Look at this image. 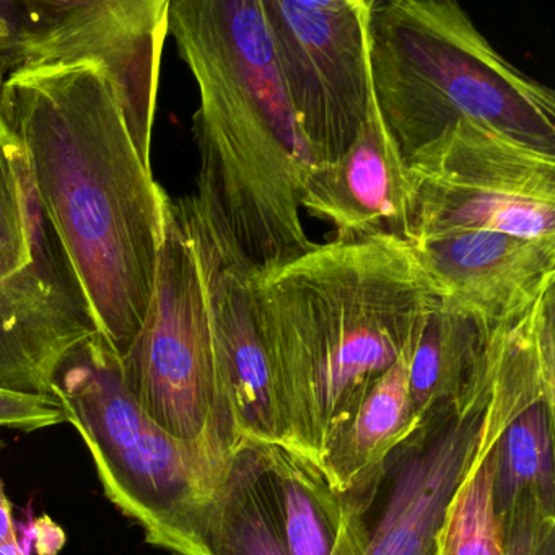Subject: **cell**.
<instances>
[{
    "label": "cell",
    "mask_w": 555,
    "mask_h": 555,
    "mask_svg": "<svg viewBox=\"0 0 555 555\" xmlns=\"http://www.w3.org/2000/svg\"><path fill=\"white\" fill-rule=\"evenodd\" d=\"M414 249L435 297L486 331L512 323L555 288V242L469 232Z\"/></svg>",
    "instance_id": "30bf717a"
},
{
    "label": "cell",
    "mask_w": 555,
    "mask_h": 555,
    "mask_svg": "<svg viewBox=\"0 0 555 555\" xmlns=\"http://www.w3.org/2000/svg\"><path fill=\"white\" fill-rule=\"evenodd\" d=\"M64 422L63 405L54 396L22 395L0 389V428L37 431Z\"/></svg>",
    "instance_id": "44dd1931"
},
{
    "label": "cell",
    "mask_w": 555,
    "mask_h": 555,
    "mask_svg": "<svg viewBox=\"0 0 555 555\" xmlns=\"http://www.w3.org/2000/svg\"><path fill=\"white\" fill-rule=\"evenodd\" d=\"M534 555H555V522L545 529Z\"/></svg>",
    "instance_id": "d4e9b609"
},
{
    "label": "cell",
    "mask_w": 555,
    "mask_h": 555,
    "mask_svg": "<svg viewBox=\"0 0 555 555\" xmlns=\"http://www.w3.org/2000/svg\"><path fill=\"white\" fill-rule=\"evenodd\" d=\"M203 544L210 555H287L253 441H240L207 505Z\"/></svg>",
    "instance_id": "9a60e30c"
},
{
    "label": "cell",
    "mask_w": 555,
    "mask_h": 555,
    "mask_svg": "<svg viewBox=\"0 0 555 555\" xmlns=\"http://www.w3.org/2000/svg\"><path fill=\"white\" fill-rule=\"evenodd\" d=\"M28 18L27 0H0V87L17 70Z\"/></svg>",
    "instance_id": "603a6c76"
},
{
    "label": "cell",
    "mask_w": 555,
    "mask_h": 555,
    "mask_svg": "<svg viewBox=\"0 0 555 555\" xmlns=\"http://www.w3.org/2000/svg\"><path fill=\"white\" fill-rule=\"evenodd\" d=\"M281 444L327 479L331 456L376 379L411 346L435 300L414 246L333 242L251 269Z\"/></svg>",
    "instance_id": "7a4b0ae2"
},
{
    "label": "cell",
    "mask_w": 555,
    "mask_h": 555,
    "mask_svg": "<svg viewBox=\"0 0 555 555\" xmlns=\"http://www.w3.org/2000/svg\"><path fill=\"white\" fill-rule=\"evenodd\" d=\"M121 362L135 401L168 434L194 440L216 430L242 441L220 379L196 249L168 193L151 307Z\"/></svg>",
    "instance_id": "8992f818"
},
{
    "label": "cell",
    "mask_w": 555,
    "mask_h": 555,
    "mask_svg": "<svg viewBox=\"0 0 555 555\" xmlns=\"http://www.w3.org/2000/svg\"><path fill=\"white\" fill-rule=\"evenodd\" d=\"M0 118L82 282L100 333L125 357L141 333L160 256L164 196L95 63L15 73Z\"/></svg>",
    "instance_id": "6da1fadb"
},
{
    "label": "cell",
    "mask_w": 555,
    "mask_h": 555,
    "mask_svg": "<svg viewBox=\"0 0 555 555\" xmlns=\"http://www.w3.org/2000/svg\"><path fill=\"white\" fill-rule=\"evenodd\" d=\"M168 34L199 93L194 196L255 269L310 251L300 199L314 164L275 69L261 0H170Z\"/></svg>",
    "instance_id": "3957f363"
},
{
    "label": "cell",
    "mask_w": 555,
    "mask_h": 555,
    "mask_svg": "<svg viewBox=\"0 0 555 555\" xmlns=\"http://www.w3.org/2000/svg\"><path fill=\"white\" fill-rule=\"evenodd\" d=\"M275 69L314 167L339 162L373 100L372 0H261Z\"/></svg>",
    "instance_id": "ba28073f"
},
{
    "label": "cell",
    "mask_w": 555,
    "mask_h": 555,
    "mask_svg": "<svg viewBox=\"0 0 555 555\" xmlns=\"http://www.w3.org/2000/svg\"><path fill=\"white\" fill-rule=\"evenodd\" d=\"M51 392L82 437L103 492L141 526L145 542L175 555H210L204 515L238 444L216 430L184 440L155 424L100 331L64 356Z\"/></svg>",
    "instance_id": "5b68a950"
},
{
    "label": "cell",
    "mask_w": 555,
    "mask_h": 555,
    "mask_svg": "<svg viewBox=\"0 0 555 555\" xmlns=\"http://www.w3.org/2000/svg\"><path fill=\"white\" fill-rule=\"evenodd\" d=\"M0 555H28L22 547L21 542L14 541L0 547Z\"/></svg>",
    "instance_id": "484cf974"
},
{
    "label": "cell",
    "mask_w": 555,
    "mask_h": 555,
    "mask_svg": "<svg viewBox=\"0 0 555 555\" xmlns=\"http://www.w3.org/2000/svg\"><path fill=\"white\" fill-rule=\"evenodd\" d=\"M554 396L522 409L496 444L493 508L503 522L522 502L555 512Z\"/></svg>",
    "instance_id": "ac0fdd59"
},
{
    "label": "cell",
    "mask_w": 555,
    "mask_h": 555,
    "mask_svg": "<svg viewBox=\"0 0 555 555\" xmlns=\"http://www.w3.org/2000/svg\"><path fill=\"white\" fill-rule=\"evenodd\" d=\"M256 447L287 555H331L343 525L344 495L295 451L275 443Z\"/></svg>",
    "instance_id": "7c38bea8"
},
{
    "label": "cell",
    "mask_w": 555,
    "mask_h": 555,
    "mask_svg": "<svg viewBox=\"0 0 555 555\" xmlns=\"http://www.w3.org/2000/svg\"><path fill=\"white\" fill-rule=\"evenodd\" d=\"M300 207L333 225L339 242L414 243L408 162L383 121L375 96L350 151L336 164L311 168Z\"/></svg>",
    "instance_id": "8fae6325"
},
{
    "label": "cell",
    "mask_w": 555,
    "mask_h": 555,
    "mask_svg": "<svg viewBox=\"0 0 555 555\" xmlns=\"http://www.w3.org/2000/svg\"><path fill=\"white\" fill-rule=\"evenodd\" d=\"M412 346L376 379L331 456L327 482L340 495L375 479L392 448L414 427L408 378Z\"/></svg>",
    "instance_id": "2e32d148"
},
{
    "label": "cell",
    "mask_w": 555,
    "mask_h": 555,
    "mask_svg": "<svg viewBox=\"0 0 555 555\" xmlns=\"http://www.w3.org/2000/svg\"><path fill=\"white\" fill-rule=\"evenodd\" d=\"M405 162L412 246L469 232L555 242V155L464 119Z\"/></svg>",
    "instance_id": "52a82bcc"
},
{
    "label": "cell",
    "mask_w": 555,
    "mask_h": 555,
    "mask_svg": "<svg viewBox=\"0 0 555 555\" xmlns=\"http://www.w3.org/2000/svg\"><path fill=\"white\" fill-rule=\"evenodd\" d=\"M5 125V122H4ZM8 128V126H5ZM9 157L17 178L30 272L61 330L82 343L99 330L73 259L41 203L22 142L8 129Z\"/></svg>",
    "instance_id": "4fadbf2b"
},
{
    "label": "cell",
    "mask_w": 555,
    "mask_h": 555,
    "mask_svg": "<svg viewBox=\"0 0 555 555\" xmlns=\"http://www.w3.org/2000/svg\"><path fill=\"white\" fill-rule=\"evenodd\" d=\"M496 444L451 499L434 555H503L502 526L493 508Z\"/></svg>",
    "instance_id": "d6986e66"
},
{
    "label": "cell",
    "mask_w": 555,
    "mask_h": 555,
    "mask_svg": "<svg viewBox=\"0 0 555 555\" xmlns=\"http://www.w3.org/2000/svg\"><path fill=\"white\" fill-rule=\"evenodd\" d=\"M4 443L0 441V450ZM17 528H15L14 515H12V502L5 492L4 482L0 479V547L17 541Z\"/></svg>",
    "instance_id": "cb8c5ba5"
},
{
    "label": "cell",
    "mask_w": 555,
    "mask_h": 555,
    "mask_svg": "<svg viewBox=\"0 0 555 555\" xmlns=\"http://www.w3.org/2000/svg\"><path fill=\"white\" fill-rule=\"evenodd\" d=\"M490 333L473 318L435 297L409 359L412 422L424 421L466 388Z\"/></svg>",
    "instance_id": "5bb4252c"
},
{
    "label": "cell",
    "mask_w": 555,
    "mask_h": 555,
    "mask_svg": "<svg viewBox=\"0 0 555 555\" xmlns=\"http://www.w3.org/2000/svg\"><path fill=\"white\" fill-rule=\"evenodd\" d=\"M373 93L404 160L457 121L555 155V95L483 37L454 0H372Z\"/></svg>",
    "instance_id": "277c9868"
},
{
    "label": "cell",
    "mask_w": 555,
    "mask_h": 555,
    "mask_svg": "<svg viewBox=\"0 0 555 555\" xmlns=\"http://www.w3.org/2000/svg\"><path fill=\"white\" fill-rule=\"evenodd\" d=\"M27 37L15 73L79 63L102 66L135 149L151 165L170 0H27Z\"/></svg>",
    "instance_id": "9c48e42d"
},
{
    "label": "cell",
    "mask_w": 555,
    "mask_h": 555,
    "mask_svg": "<svg viewBox=\"0 0 555 555\" xmlns=\"http://www.w3.org/2000/svg\"><path fill=\"white\" fill-rule=\"evenodd\" d=\"M74 344L27 282L0 281V389L53 396V376Z\"/></svg>",
    "instance_id": "e0dca14e"
},
{
    "label": "cell",
    "mask_w": 555,
    "mask_h": 555,
    "mask_svg": "<svg viewBox=\"0 0 555 555\" xmlns=\"http://www.w3.org/2000/svg\"><path fill=\"white\" fill-rule=\"evenodd\" d=\"M28 268L30 251L25 238L17 178L9 157L8 128L0 118V281L27 282L47 305Z\"/></svg>",
    "instance_id": "ffe728a7"
},
{
    "label": "cell",
    "mask_w": 555,
    "mask_h": 555,
    "mask_svg": "<svg viewBox=\"0 0 555 555\" xmlns=\"http://www.w3.org/2000/svg\"><path fill=\"white\" fill-rule=\"evenodd\" d=\"M555 522V512L539 503L522 502L502 522L503 555H534L545 529Z\"/></svg>",
    "instance_id": "7402d4cb"
}]
</instances>
